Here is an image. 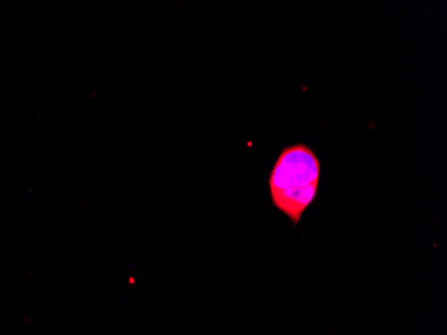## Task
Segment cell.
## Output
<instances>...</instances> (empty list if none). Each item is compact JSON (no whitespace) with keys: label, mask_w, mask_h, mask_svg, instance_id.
Masks as SVG:
<instances>
[{"label":"cell","mask_w":447,"mask_h":335,"mask_svg":"<svg viewBox=\"0 0 447 335\" xmlns=\"http://www.w3.org/2000/svg\"><path fill=\"white\" fill-rule=\"evenodd\" d=\"M320 180V161L304 143L285 148L269 176V194L279 211L297 224L315 201Z\"/></svg>","instance_id":"1"}]
</instances>
